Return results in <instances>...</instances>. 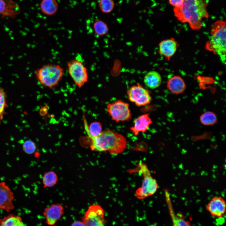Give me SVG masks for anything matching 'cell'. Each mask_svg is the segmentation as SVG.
Masks as SVG:
<instances>
[{
  "mask_svg": "<svg viewBox=\"0 0 226 226\" xmlns=\"http://www.w3.org/2000/svg\"><path fill=\"white\" fill-rule=\"evenodd\" d=\"M206 0H184L181 6L174 8V16L182 23H188L193 30L200 29L203 18L209 16Z\"/></svg>",
  "mask_w": 226,
  "mask_h": 226,
  "instance_id": "1",
  "label": "cell"
},
{
  "mask_svg": "<svg viewBox=\"0 0 226 226\" xmlns=\"http://www.w3.org/2000/svg\"><path fill=\"white\" fill-rule=\"evenodd\" d=\"M90 139V148L92 150L108 151L113 155L121 153L126 146V140L124 136L109 129L102 131L98 136Z\"/></svg>",
  "mask_w": 226,
  "mask_h": 226,
  "instance_id": "2",
  "label": "cell"
},
{
  "mask_svg": "<svg viewBox=\"0 0 226 226\" xmlns=\"http://www.w3.org/2000/svg\"><path fill=\"white\" fill-rule=\"evenodd\" d=\"M226 23L218 20L214 23L211 29V36L206 43L207 50L219 56L223 63H225L226 53Z\"/></svg>",
  "mask_w": 226,
  "mask_h": 226,
  "instance_id": "3",
  "label": "cell"
},
{
  "mask_svg": "<svg viewBox=\"0 0 226 226\" xmlns=\"http://www.w3.org/2000/svg\"><path fill=\"white\" fill-rule=\"evenodd\" d=\"M63 73L64 70L59 65L49 63L36 70L35 76L42 85L53 88L61 80Z\"/></svg>",
  "mask_w": 226,
  "mask_h": 226,
  "instance_id": "4",
  "label": "cell"
},
{
  "mask_svg": "<svg viewBox=\"0 0 226 226\" xmlns=\"http://www.w3.org/2000/svg\"><path fill=\"white\" fill-rule=\"evenodd\" d=\"M140 170L143 176L141 186L136 191V196L139 199H143L154 194L158 188L156 180L152 177L146 166L142 163L140 165Z\"/></svg>",
  "mask_w": 226,
  "mask_h": 226,
  "instance_id": "5",
  "label": "cell"
},
{
  "mask_svg": "<svg viewBox=\"0 0 226 226\" xmlns=\"http://www.w3.org/2000/svg\"><path fill=\"white\" fill-rule=\"evenodd\" d=\"M67 71L76 85L80 88L88 80L87 69L83 63L78 58L73 59L67 63Z\"/></svg>",
  "mask_w": 226,
  "mask_h": 226,
  "instance_id": "6",
  "label": "cell"
},
{
  "mask_svg": "<svg viewBox=\"0 0 226 226\" xmlns=\"http://www.w3.org/2000/svg\"><path fill=\"white\" fill-rule=\"evenodd\" d=\"M106 110L111 119L116 122L128 121L131 118L129 104L120 100L108 103Z\"/></svg>",
  "mask_w": 226,
  "mask_h": 226,
  "instance_id": "7",
  "label": "cell"
},
{
  "mask_svg": "<svg viewBox=\"0 0 226 226\" xmlns=\"http://www.w3.org/2000/svg\"><path fill=\"white\" fill-rule=\"evenodd\" d=\"M105 211L98 204L89 206L82 218L84 226H105Z\"/></svg>",
  "mask_w": 226,
  "mask_h": 226,
  "instance_id": "8",
  "label": "cell"
},
{
  "mask_svg": "<svg viewBox=\"0 0 226 226\" xmlns=\"http://www.w3.org/2000/svg\"><path fill=\"white\" fill-rule=\"evenodd\" d=\"M127 94L130 101L138 106L149 104L152 99L148 90L139 83L131 86L127 90Z\"/></svg>",
  "mask_w": 226,
  "mask_h": 226,
  "instance_id": "9",
  "label": "cell"
},
{
  "mask_svg": "<svg viewBox=\"0 0 226 226\" xmlns=\"http://www.w3.org/2000/svg\"><path fill=\"white\" fill-rule=\"evenodd\" d=\"M14 193L4 181H0V209L7 212L14 208Z\"/></svg>",
  "mask_w": 226,
  "mask_h": 226,
  "instance_id": "10",
  "label": "cell"
},
{
  "mask_svg": "<svg viewBox=\"0 0 226 226\" xmlns=\"http://www.w3.org/2000/svg\"><path fill=\"white\" fill-rule=\"evenodd\" d=\"M206 210L213 217L221 218L225 214L226 204L221 196H215L209 201L206 207Z\"/></svg>",
  "mask_w": 226,
  "mask_h": 226,
  "instance_id": "11",
  "label": "cell"
},
{
  "mask_svg": "<svg viewBox=\"0 0 226 226\" xmlns=\"http://www.w3.org/2000/svg\"><path fill=\"white\" fill-rule=\"evenodd\" d=\"M63 210L62 206L58 203L52 204L46 208L43 215L47 224L50 226L54 225L63 215Z\"/></svg>",
  "mask_w": 226,
  "mask_h": 226,
  "instance_id": "12",
  "label": "cell"
},
{
  "mask_svg": "<svg viewBox=\"0 0 226 226\" xmlns=\"http://www.w3.org/2000/svg\"><path fill=\"white\" fill-rule=\"evenodd\" d=\"M178 45V42L173 37L163 40L159 44V53L169 61L175 53Z\"/></svg>",
  "mask_w": 226,
  "mask_h": 226,
  "instance_id": "13",
  "label": "cell"
},
{
  "mask_svg": "<svg viewBox=\"0 0 226 226\" xmlns=\"http://www.w3.org/2000/svg\"><path fill=\"white\" fill-rule=\"evenodd\" d=\"M149 114H144L137 118L134 121V126L130 128L132 133L135 136L140 132H146L152 121L149 117Z\"/></svg>",
  "mask_w": 226,
  "mask_h": 226,
  "instance_id": "14",
  "label": "cell"
},
{
  "mask_svg": "<svg viewBox=\"0 0 226 226\" xmlns=\"http://www.w3.org/2000/svg\"><path fill=\"white\" fill-rule=\"evenodd\" d=\"M167 87L172 93L178 94L183 93L186 89V84L183 79L179 75H174L169 79Z\"/></svg>",
  "mask_w": 226,
  "mask_h": 226,
  "instance_id": "15",
  "label": "cell"
},
{
  "mask_svg": "<svg viewBox=\"0 0 226 226\" xmlns=\"http://www.w3.org/2000/svg\"><path fill=\"white\" fill-rule=\"evenodd\" d=\"M145 84L151 89H155L159 87L162 82V78L160 74L154 71L148 72L144 78Z\"/></svg>",
  "mask_w": 226,
  "mask_h": 226,
  "instance_id": "16",
  "label": "cell"
},
{
  "mask_svg": "<svg viewBox=\"0 0 226 226\" xmlns=\"http://www.w3.org/2000/svg\"><path fill=\"white\" fill-rule=\"evenodd\" d=\"M58 4L56 0H42L40 7L45 14L51 15L55 14L58 9Z\"/></svg>",
  "mask_w": 226,
  "mask_h": 226,
  "instance_id": "17",
  "label": "cell"
},
{
  "mask_svg": "<svg viewBox=\"0 0 226 226\" xmlns=\"http://www.w3.org/2000/svg\"><path fill=\"white\" fill-rule=\"evenodd\" d=\"M0 226H26L19 216L9 214L0 219Z\"/></svg>",
  "mask_w": 226,
  "mask_h": 226,
  "instance_id": "18",
  "label": "cell"
},
{
  "mask_svg": "<svg viewBox=\"0 0 226 226\" xmlns=\"http://www.w3.org/2000/svg\"><path fill=\"white\" fill-rule=\"evenodd\" d=\"M6 8L2 16L15 18L20 13V8L18 4L12 0H5Z\"/></svg>",
  "mask_w": 226,
  "mask_h": 226,
  "instance_id": "19",
  "label": "cell"
},
{
  "mask_svg": "<svg viewBox=\"0 0 226 226\" xmlns=\"http://www.w3.org/2000/svg\"><path fill=\"white\" fill-rule=\"evenodd\" d=\"M84 121L85 130L90 138L97 136L102 132V125L100 122H94L88 126L86 121Z\"/></svg>",
  "mask_w": 226,
  "mask_h": 226,
  "instance_id": "20",
  "label": "cell"
},
{
  "mask_svg": "<svg viewBox=\"0 0 226 226\" xmlns=\"http://www.w3.org/2000/svg\"><path fill=\"white\" fill-rule=\"evenodd\" d=\"M168 206L173 226H191L189 222L185 219L181 213H175L171 206Z\"/></svg>",
  "mask_w": 226,
  "mask_h": 226,
  "instance_id": "21",
  "label": "cell"
},
{
  "mask_svg": "<svg viewBox=\"0 0 226 226\" xmlns=\"http://www.w3.org/2000/svg\"><path fill=\"white\" fill-rule=\"evenodd\" d=\"M201 123L205 126L213 125L217 122L218 119L215 113L212 111H207L200 116Z\"/></svg>",
  "mask_w": 226,
  "mask_h": 226,
  "instance_id": "22",
  "label": "cell"
},
{
  "mask_svg": "<svg viewBox=\"0 0 226 226\" xmlns=\"http://www.w3.org/2000/svg\"><path fill=\"white\" fill-rule=\"evenodd\" d=\"M58 177L56 174L53 171L47 172L44 175L42 182L45 188L52 187L57 183Z\"/></svg>",
  "mask_w": 226,
  "mask_h": 226,
  "instance_id": "23",
  "label": "cell"
},
{
  "mask_svg": "<svg viewBox=\"0 0 226 226\" xmlns=\"http://www.w3.org/2000/svg\"><path fill=\"white\" fill-rule=\"evenodd\" d=\"M93 28L95 33L100 36L106 34L109 30L107 24L100 20H97L94 22L93 25Z\"/></svg>",
  "mask_w": 226,
  "mask_h": 226,
  "instance_id": "24",
  "label": "cell"
},
{
  "mask_svg": "<svg viewBox=\"0 0 226 226\" xmlns=\"http://www.w3.org/2000/svg\"><path fill=\"white\" fill-rule=\"evenodd\" d=\"M99 6L102 12L109 13L113 10L115 3L113 0H100Z\"/></svg>",
  "mask_w": 226,
  "mask_h": 226,
  "instance_id": "25",
  "label": "cell"
},
{
  "mask_svg": "<svg viewBox=\"0 0 226 226\" xmlns=\"http://www.w3.org/2000/svg\"><path fill=\"white\" fill-rule=\"evenodd\" d=\"M6 96L4 89L0 86V124L3 117L5 108L7 106Z\"/></svg>",
  "mask_w": 226,
  "mask_h": 226,
  "instance_id": "26",
  "label": "cell"
},
{
  "mask_svg": "<svg viewBox=\"0 0 226 226\" xmlns=\"http://www.w3.org/2000/svg\"><path fill=\"white\" fill-rule=\"evenodd\" d=\"M22 149L25 153L31 154L35 153L36 147L35 143L33 141L31 140H27L23 143Z\"/></svg>",
  "mask_w": 226,
  "mask_h": 226,
  "instance_id": "27",
  "label": "cell"
},
{
  "mask_svg": "<svg viewBox=\"0 0 226 226\" xmlns=\"http://www.w3.org/2000/svg\"><path fill=\"white\" fill-rule=\"evenodd\" d=\"M184 0H169L170 4L174 8H179L180 7L183 3Z\"/></svg>",
  "mask_w": 226,
  "mask_h": 226,
  "instance_id": "28",
  "label": "cell"
},
{
  "mask_svg": "<svg viewBox=\"0 0 226 226\" xmlns=\"http://www.w3.org/2000/svg\"><path fill=\"white\" fill-rule=\"evenodd\" d=\"M6 6V3L5 0H0V15H3Z\"/></svg>",
  "mask_w": 226,
  "mask_h": 226,
  "instance_id": "29",
  "label": "cell"
},
{
  "mask_svg": "<svg viewBox=\"0 0 226 226\" xmlns=\"http://www.w3.org/2000/svg\"><path fill=\"white\" fill-rule=\"evenodd\" d=\"M71 226H84V224L82 221H76L73 222Z\"/></svg>",
  "mask_w": 226,
  "mask_h": 226,
  "instance_id": "30",
  "label": "cell"
},
{
  "mask_svg": "<svg viewBox=\"0 0 226 226\" xmlns=\"http://www.w3.org/2000/svg\"><path fill=\"white\" fill-rule=\"evenodd\" d=\"M47 111V108L46 107H43V110H40V113L43 114V115L46 114Z\"/></svg>",
  "mask_w": 226,
  "mask_h": 226,
  "instance_id": "31",
  "label": "cell"
}]
</instances>
